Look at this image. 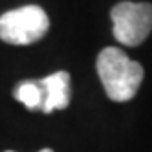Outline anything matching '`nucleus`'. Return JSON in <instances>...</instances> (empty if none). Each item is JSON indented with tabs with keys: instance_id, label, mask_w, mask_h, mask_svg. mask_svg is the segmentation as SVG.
<instances>
[{
	"instance_id": "nucleus-6",
	"label": "nucleus",
	"mask_w": 152,
	"mask_h": 152,
	"mask_svg": "<svg viewBox=\"0 0 152 152\" xmlns=\"http://www.w3.org/2000/svg\"><path fill=\"white\" fill-rule=\"evenodd\" d=\"M6 152H15V150H6ZM40 152H53V150H51V148H42Z\"/></svg>"
},
{
	"instance_id": "nucleus-2",
	"label": "nucleus",
	"mask_w": 152,
	"mask_h": 152,
	"mask_svg": "<svg viewBox=\"0 0 152 152\" xmlns=\"http://www.w3.org/2000/svg\"><path fill=\"white\" fill-rule=\"evenodd\" d=\"M50 29V18L39 6H22L0 15V40L28 46L40 40Z\"/></svg>"
},
{
	"instance_id": "nucleus-4",
	"label": "nucleus",
	"mask_w": 152,
	"mask_h": 152,
	"mask_svg": "<svg viewBox=\"0 0 152 152\" xmlns=\"http://www.w3.org/2000/svg\"><path fill=\"white\" fill-rule=\"evenodd\" d=\"M42 90H44V103L42 110L44 114H51L55 110H64L70 104V73L68 72H55L48 77L39 79Z\"/></svg>"
},
{
	"instance_id": "nucleus-3",
	"label": "nucleus",
	"mask_w": 152,
	"mask_h": 152,
	"mask_svg": "<svg viewBox=\"0 0 152 152\" xmlns=\"http://www.w3.org/2000/svg\"><path fill=\"white\" fill-rule=\"evenodd\" d=\"M110 18L114 24V37L119 44L139 46L152 31V4L119 2L112 7Z\"/></svg>"
},
{
	"instance_id": "nucleus-5",
	"label": "nucleus",
	"mask_w": 152,
	"mask_h": 152,
	"mask_svg": "<svg viewBox=\"0 0 152 152\" xmlns=\"http://www.w3.org/2000/svg\"><path fill=\"white\" fill-rule=\"evenodd\" d=\"M15 99L20 101L28 110H42L44 103V90L39 81H22L15 86Z\"/></svg>"
},
{
	"instance_id": "nucleus-1",
	"label": "nucleus",
	"mask_w": 152,
	"mask_h": 152,
	"mask_svg": "<svg viewBox=\"0 0 152 152\" xmlns=\"http://www.w3.org/2000/svg\"><path fill=\"white\" fill-rule=\"evenodd\" d=\"M97 75L104 94L115 103L130 101L137 94L143 81V66L132 61L119 48L108 46L97 55Z\"/></svg>"
}]
</instances>
